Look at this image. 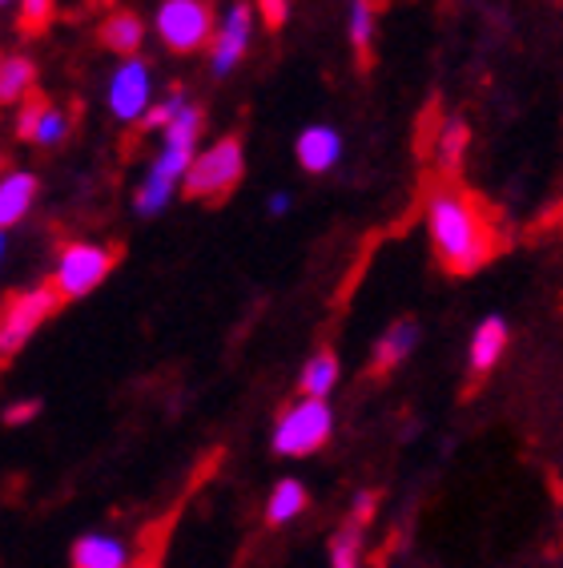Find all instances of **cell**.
Segmentation results:
<instances>
[{"label": "cell", "mask_w": 563, "mask_h": 568, "mask_svg": "<svg viewBox=\"0 0 563 568\" xmlns=\"http://www.w3.org/2000/svg\"><path fill=\"white\" fill-rule=\"evenodd\" d=\"M427 234L439 263L451 274H475L499 254V234L488 210L455 182L434 186L427 197Z\"/></svg>", "instance_id": "6da1fadb"}, {"label": "cell", "mask_w": 563, "mask_h": 568, "mask_svg": "<svg viewBox=\"0 0 563 568\" xmlns=\"http://www.w3.org/2000/svg\"><path fill=\"white\" fill-rule=\"evenodd\" d=\"M202 121H206L202 105L185 101L182 113H177V118L162 130V150H157V158L150 162L145 178H141L137 194H133V210H137L141 219H157V214L174 202L177 190H182V178H185V170H190V162H194V153H197Z\"/></svg>", "instance_id": "7a4b0ae2"}, {"label": "cell", "mask_w": 563, "mask_h": 568, "mask_svg": "<svg viewBox=\"0 0 563 568\" xmlns=\"http://www.w3.org/2000/svg\"><path fill=\"white\" fill-rule=\"evenodd\" d=\"M242 174H246L242 138L238 133H226L214 145L194 153V162H190V170L182 178V194L194 197V202H222L242 182Z\"/></svg>", "instance_id": "3957f363"}, {"label": "cell", "mask_w": 563, "mask_h": 568, "mask_svg": "<svg viewBox=\"0 0 563 568\" xmlns=\"http://www.w3.org/2000/svg\"><path fill=\"white\" fill-rule=\"evenodd\" d=\"M335 436V412L326 399H294L274 424V452L290 459L315 456Z\"/></svg>", "instance_id": "277c9868"}, {"label": "cell", "mask_w": 563, "mask_h": 568, "mask_svg": "<svg viewBox=\"0 0 563 568\" xmlns=\"http://www.w3.org/2000/svg\"><path fill=\"white\" fill-rule=\"evenodd\" d=\"M121 251L117 246H98V242H69L61 258H57V271L49 278L61 303H73V298L93 295L101 283L109 278V271L117 266Z\"/></svg>", "instance_id": "5b68a950"}, {"label": "cell", "mask_w": 563, "mask_h": 568, "mask_svg": "<svg viewBox=\"0 0 563 568\" xmlns=\"http://www.w3.org/2000/svg\"><path fill=\"white\" fill-rule=\"evenodd\" d=\"M61 295L53 286H29V291H17L0 303V359H12L24 343L33 339V331L41 327L44 318H53L61 311Z\"/></svg>", "instance_id": "8992f818"}, {"label": "cell", "mask_w": 563, "mask_h": 568, "mask_svg": "<svg viewBox=\"0 0 563 568\" xmlns=\"http://www.w3.org/2000/svg\"><path fill=\"white\" fill-rule=\"evenodd\" d=\"M214 9L209 0H162L157 4V17H153V29H157V41L170 49V53H197L202 44H209L214 37Z\"/></svg>", "instance_id": "52a82bcc"}, {"label": "cell", "mask_w": 563, "mask_h": 568, "mask_svg": "<svg viewBox=\"0 0 563 568\" xmlns=\"http://www.w3.org/2000/svg\"><path fill=\"white\" fill-rule=\"evenodd\" d=\"M105 105L121 125H133V121L145 118V110L153 105V65L141 53L125 57V61L109 73Z\"/></svg>", "instance_id": "ba28073f"}, {"label": "cell", "mask_w": 563, "mask_h": 568, "mask_svg": "<svg viewBox=\"0 0 563 568\" xmlns=\"http://www.w3.org/2000/svg\"><path fill=\"white\" fill-rule=\"evenodd\" d=\"M249 41H254V4L234 0V4L222 12V21L214 24V37H209V73H214L217 81L234 73V69L246 61Z\"/></svg>", "instance_id": "9c48e42d"}, {"label": "cell", "mask_w": 563, "mask_h": 568, "mask_svg": "<svg viewBox=\"0 0 563 568\" xmlns=\"http://www.w3.org/2000/svg\"><path fill=\"white\" fill-rule=\"evenodd\" d=\"M69 130H73V118L61 105H53L49 98H41V93L24 98L21 110H17V138L29 145L57 150V145H65Z\"/></svg>", "instance_id": "30bf717a"}, {"label": "cell", "mask_w": 563, "mask_h": 568, "mask_svg": "<svg viewBox=\"0 0 563 568\" xmlns=\"http://www.w3.org/2000/svg\"><path fill=\"white\" fill-rule=\"evenodd\" d=\"M294 158L306 174H330L342 162V133L335 125H306L294 142Z\"/></svg>", "instance_id": "8fae6325"}, {"label": "cell", "mask_w": 563, "mask_h": 568, "mask_svg": "<svg viewBox=\"0 0 563 568\" xmlns=\"http://www.w3.org/2000/svg\"><path fill=\"white\" fill-rule=\"evenodd\" d=\"M508 343H511L508 318H503V315L483 318V323L475 327V335H471V343H467V367H471V375L495 372V363L503 359Z\"/></svg>", "instance_id": "7c38bea8"}, {"label": "cell", "mask_w": 563, "mask_h": 568, "mask_svg": "<svg viewBox=\"0 0 563 568\" xmlns=\"http://www.w3.org/2000/svg\"><path fill=\"white\" fill-rule=\"evenodd\" d=\"M37 190H41V182L29 170H4L0 174V234L24 222V214L37 202Z\"/></svg>", "instance_id": "4fadbf2b"}, {"label": "cell", "mask_w": 563, "mask_h": 568, "mask_svg": "<svg viewBox=\"0 0 563 568\" xmlns=\"http://www.w3.org/2000/svg\"><path fill=\"white\" fill-rule=\"evenodd\" d=\"M414 347H419V323L414 318H399V323H390L379 335L370 363H375V372H395L399 363L411 359Z\"/></svg>", "instance_id": "5bb4252c"}, {"label": "cell", "mask_w": 563, "mask_h": 568, "mask_svg": "<svg viewBox=\"0 0 563 568\" xmlns=\"http://www.w3.org/2000/svg\"><path fill=\"white\" fill-rule=\"evenodd\" d=\"M141 41H145V21H141L137 12L117 9L101 21V44H105L109 53H117L121 61H125V57H137Z\"/></svg>", "instance_id": "9a60e30c"}, {"label": "cell", "mask_w": 563, "mask_h": 568, "mask_svg": "<svg viewBox=\"0 0 563 568\" xmlns=\"http://www.w3.org/2000/svg\"><path fill=\"white\" fill-rule=\"evenodd\" d=\"M73 568H125L130 565V548L121 545L117 536H101V532H89L81 536L73 545Z\"/></svg>", "instance_id": "2e32d148"}, {"label": "cell", "mask_w": 563, "mask_h": 568, "mask_svg": "<svg viewBox=\"0 0 563 568\" xmlns=\"http://www.w3.org/2000/svg\"><path fill=\"white\" fill-rule=\"evenodd\" d=\"M33 89H37L33 57L24 53L0 57V105H21L24 98H33Z\"/></svg>", "instance_id": "e0dca14e"}, {"label": "cell", "mask_w": 563, "mask_h": 568, "mask_svg": "<svg viewBox=\"0 0 563 568\" xmlns=\"http://www.w3.org/2000/svg\"><path fill=\"white\" fill-rule=\"evenodd\" d=\"M338 375H342V367H338L335 351H315L298 375V392H303V399H326L338 387Z\"/></svg>", "instance_id": "ac0fdd59"}, {"label": "cell", "mask_w": 563, "mask_h": 568, "mask_svg": "<svg viewBox=\"0 0 563 568\" xmlns=\"http://www.w3.org/2000/svg\"><path fill=\"white\" fill-rule=\"evenodd\" d=\"M379 4L382 0H350L347 9V41L358 53V61H367L375 33H379Z\"/></svg>", "instance_id": "d6986e66"}, {"label": "cell", "mask_w": 563, "mask_h": 568, "mask_svg": "<svg viewBox=\"0 0 563 568\" xmlns=\"http://www.w3.org/2000/svg\"><path fill=\"white\" fill-rule=\"evenodd\" d=\"M306 504H310V496H306L303 480H278L270 493V504H266V525L270 528L290 525V520H298L306 513Z\"/></svg>", "instance_id": "ffe728a7"}, {"label": "cell", "mask_w": 563, "mask_h": 568, "mask_svg": "<svg viewBox=\"0 0 563 568\" xmlns=\"http://www.w3.org/2000/svg\"><path fill=\"white\" fill-rule=\"evenodd\" d=\"M362 532L367 528L358 525H342L338 536L330 540V568H362Z\"/></svg>", "instance_id": "44dd1931"}, {"label": "cell", "mask_w": 563, "mask_h": 568, "mask_svg": "<svg viewBox=\"0 0 563 568\" xmlns=\"http://www.w3.org/2000/svg\"><path fill=\"white\" fill-rule=\"evenodd\" d=\"M165 540H170V525H165V520L150 525L145 532L137 536V560H130L125 568H162Z\"/></svg>", "instance_id": "7402d4cb"}, {"label": "cell", "mask_w": 563, "mask_h": 568, "mask_svg": "<svg viewBox=\"0 0 563 568\" xmlns=\"http://www.w3.org/2000/svg\"><path fill=\"white\" fill-rule=\"evenodd\" d=\"M185 93L182 89H170V98H162V101H153L150 110H145V118L137 121L141 130H150V133H162L165 125H170V121L177 118V113H182V105H185Z\"/></svg>", "instance_id": "603a6c76"}, {"label": "cell", "mask_w": 563, "mask_h": 568, "mask_svg": "<svg viewBox=\"0 0 563 568\" xmlns=\"http://www.w3.org/2000/svg\"><path fill=\"white\" fill-rule=\"evenodd\" d=\"M467 142H471V133H467V125L459 118H451L443 125V133H439V162L447 165V170H455L459 158H463Z\"/></svg>", "instance_id": "cb8c5ba5"}, {"label": "cell", "mask_w": 563, "mask_h": 568, "mask_svg": "<svg viewBox=\"0 0 563 568\" xmlns=\"http://www.w3.org/2000/svg\"><path fill=\"white\" fill-rule=\"evenodd\" d=\"M57 12V0H17V24L21 33H44Z\"/></svg>", "instance_id": "d4e9b609"}, {"label": "cell", "mask_w": 563, "mask_h": 568, "mask_svg": "<svg viewBox=\"0 0 563 568\" xmlns=\"http://www.w3.org/2000/svg\"><path fill=\"white\" fill-rule=\"evenodd\" d=\"M375 513H379V493H358L355 496V504H350V525H358V528H367L370 520H375Z\"/></svg>", "instance_id": "484cf974"}, {"label": "cell", "mask_w": 563, "mask_h": 568, "mask_svg": "<svg viewBox=\"0 0 563 568\" xmlns=\"http://www.w3.org/2000/svg\"><path fill=\"white\" fill-rule=\"evenodd\" d=\"M254 12L266 21V29H282V24L290 21V0H258Z\"/></svg>", "instance_id": "4316f807"}, {"label": "cell", "mask_w": 563, "mask_h": 568, "mask_svg": "<svg viewBox=\"0 0 563 568\" xmlns=\"http://www.w3.org/2000/svg\"><path fill=\"white\" fill-rule=\"evenodd\" d=\"M33 416H41V404L29 399V404H17L4 412V424H24V419H33Z\"/></svg>", "instance_id": "83f0119b"}, {"label": "cell", "mask_w": 563, "mask_h": 568, "mask_svg": "<svg viewBox=\"0 0 563 568\" xmlns=\"http://www.w3.org/2000/svg\"><path fill=\"white\" fill-rule=\"evenodd\" d=\"M266 210H270L274 219H282V214H290V194H286V190H274V194L266 197Z\"/></svg>", "instance_id": "f1b7e54d"}, {"label": "cell", "mask_w": 563, "mask_h": 568, "mask_svg": "<svg viewBox=\"0 0 563 568\" xmlns=\"http://www.w3.org/2000/svg\"><path fill=\"white\" fill-rule=\"evenodd\" d=\"M4 242H9V239H4V234H0V258H4Z\"/></svg>", "instance_id": "f546056e"}, {"label": "cell", "mask_w": 563, "mask_h": 568, "mask_svg": "<svg viewBox=\"0 0 563 568\" xmlns=\"http://www.w3.org/2000/svg\"><path fill=\"white\" fill-rule=\"evenodd\" d=\"M0 174H4V158H0Z\"/></svg>", "instance_id": "4dcf8cb0"}, {"label": "cell", "mask_w": 563, "mask_h": 568, "mask_svg": "<svg viewBox=\"0 0 563 568\" xmlns=\"http://www.w3.org/2000/svg\"><path fill=\"white\" fill-rule=\"evenodd\" d=\"M0 4H9V0H0Z\"/></svg>", "instance_id": "1f68e13d"}]
</instances>
